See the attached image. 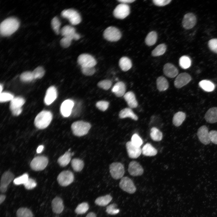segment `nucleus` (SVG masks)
I'll list each match as a JSON object with an SVG mask.
<instances>
[{"label": "nucleus", "mask_w": 217, "mask_h": 217, "mask_svg": "<svg viewBox=\"0 0 217 217\" xmlns=\"http://www.w3.org/2000/svg\"><path fill=\"white\" fill-rule=\"evenodd\" d=\"M18 21L14 17L7 18L1 23L0 33L3 36H8L15 32L19 27Z\"/></svg>", "instance_id": "obj_1"}, {"label": "nucleus", "mask_w": 217, "mask_h": 217, "mask_svg": "<svg viewBox=\"0 0 217 217\" xmlns=\"http://www.w3.org/2000/svg\"><path fill=\"white\" fill-rule=\"evenodd\" d=\"M52 118V115L50 112L42 111L39 113L36 117L34 124L37 128L43 129L49 125Z\"/></svg>", "instance_id": "obj_2"}, {"label": "nucleus", "mask_w": 217, "mask_h": 217, "mask_svg": "<svg viewBox=\"0 0 217 217\" xmlns=\"http://www.w3.org/2000/svg\"><path fill=\"white\" fill-rule=\"evenodd\" d=\"M91 127L89 122L79 121L73 122L71 128L73 134L77 137H81L86 134Z\"/></svg>", "instance_id": "obj_3"}, {"label": "nucleus", "mask_w": 217, "mask_h": 217, "mask_svg": "<svg viewBox=\"0 0 217 217\" xmlns=\"http://www.w3.org/2000/svg\"><path fill=\"white\" fill-rule=\"evenodd\" d=\"M103 36L104 38L110 42H116L119 40L121 37V34L117 28L110 26L107 28L103 32Z\"/></svg>", "instance_id": "obj_4"}, {"label": "nucleus", "mask_w": 217, "mask_h": 217, "mask_svg": "<svg viewBox=\"0 0 217 217\" xmlns=\"http://www.w3.org/2000/svg\"><path fill=\"white\" fill-rule=\"evenodd\" d=\"M62 16L68 19L70 22L73 25L79 24L81 18L79 14L75 10L72 9L64 10L61 12Z\"/></svg>", "instance_id": "obj_5"}, {"label": "nucleus", "mask_w": 217, "mask_h": 217, "mask_svg": "<svg viewBox=\"0 0 217 217\" xmlns=\"http://www.w3.org/2000/svg\"><path fill=\"white\" fill-rule=\"evenodd\" d=\"M109 172L112 177L116 180L121 178L125 173L124 165L119 162L111 164L109 167Z\"/></svg>", "instance_id": "obj_6"}, {"label": "nucleus", "mask_w": 217, "mask_h": 217, "mask_svg": "<svg viewBox=\"0 0 217 217\" xmlns=\"http://www.w3.org/2000/svg\"><path fill=\"white\" fill-rule=\"evenodd\" d=\"M74 179V175L71 171H64L61 172L57 177V181L61 186L65 187L72 183Z\"/></svg>", "instance_id": "obj_7"}, {"label": "nucleus", "mask_w": 217, "mask_h": 217, "mask_svg": "<svg viewBox=\"0 0 217 217\" xmlns=\"http://www.w3.org/2000/svg\"><path fill=\"white\" fill-rule=\"evenodd\" d=\"M48 162V158L43 156H38L34 158L30 163V166L33 170L41 171L47 166Z\"/></svg>", "instance_id": "obj_8"}, {"label": "nucleus", "mask_w": 217, "mask_h": 217, "mask_svg": "<svg viewBox=\"0 0 217 217\" xmlns=\"http://www.w3.org/2000/svg\"><path fill=\"white\" fill-rule=\"evenodd\" d=\"M78 63L81 67H92L96 64L97 62L95 58L90 55L83 54L77 58Z\"/></svg>", "instance_id": "obj_9"}, {"label": "nucleus", "mask_w": 217, "mask_h": 217, "mask_svg": "<svg viewBox=\"0 0 217 217\" xmlns=\"http://www.w3.org/2000/svg\"><path fill=\"white\" fill-rule=\"evenodd\" d=\"M119 186L123 190L130 194L134 193L136 190L133 181L127 177H123L121 179Z\"/></svg>", "instance_id": "obj_10"}, {"label": "nucleus", "mask_w": 217, "mask_h": 217, "mask_svg": "<svg viewBox=\"0 0 217 217\" xmlns=\"http://www.w3.org/2000/svg\"><path fill=\"white\" fill-rule=\"evenodd\" d=\"M130 13V7L127 4L123 3L118 5L113 12L115 17L119 19H124L129 15Z\"/></svg>", "instance_id": "obj_11"}, {"label": "nucleus", "mask_w": 217, "mask_h": 217, "mask_svg": "<svg viewBox=\"0 0 217 217\" xmlns=\"http://www.w3.org/2000/svg\"><path fill=\"white\" fill-rule=\"evenodd\" d=\"M14 178V175L10 171H6L3 174L0 181V190L1 192L4 193L6 191L8 186Z\"/></svg>", "instance_id": "obj_12"}, {"label": "nucleus", "mask_w": 217, "mask_h": 217, "mask_svg": "<svg viewBox=\"0 0 217 217\" xmlns=\"http://www.w3.org/2000/svg\"><path fill=\"white\" fill-rule=\"evenodd\" d=\"M191 79V76L187 73H181L175 78L174 82V85L176 88H181L187 84Z\"/></svg>", "instance_id": "obj_13"}, {"label": "nucleus", "mask_w": 217, "mask_h": 217, "mask_svg": "<svg viewBox=\"0 0 217 217\" xmlns=\"http://www.w3.org/2000/svg\"><path fill=\"white\" fill-rule=\"evenodd\" d=\"M197 22V19L195 14L192 13H188L184 16L182 25L184 29H190L195 26Z\"/></svg>", "instance_id": "obj_14"}, {"label": "nucleus", "mask_w": 217, "mask_h": 217, "mask_svg": "<svg viewBox=\"0 0 217 217\" xmlns=\"http://www.w3.org/2000/svg\"><path fill=\"white\" fill-rule=\"evenodd\" d=\"M126 147L128 155L130 158H137L140 156L142 153L141 148L134 146L131 141L127 142Z\"/></svg>", "instance_id": "obj_15"}, {"label": "nucleus", "mask_w": 217, "mask_h": 217, "mask_svg": "<svg viewBox=\"0 0 217 217\" xmlns=\"http://www.w3.org/2000/svg\"><path fill=\"white\" fill-rule=\"evenodd\" d=\"M197 134L199 140L203 144L206 145L210 143L208 129L206 126L200 127L198 130Z\"/></svg>", "instance_id": "obj_16"}, {"label": "nucleus", "mask_w": 217, "mask_h": 217, "mask_svg": "<svg viewBox=\"0 0 217 217\" xmlns=\"http://www.w3.org/2000/svg\"><path fill=\"white\" fill-rule=\"evenodd\" d=\"M128 171L131 175L136 176L142 175L143 173L144 170L138 162L134 161L129 163Z\"/></svg>", "instance_id": "obj_17"}, {"label": "nucleus", "mask_w": 217, "mask_h": 217, "mask_svg": "<svg viewBox=\"0 0 217 217\" xmlns=\"http://www.w3.org/2000/svg\"><path fill=\"white\" fill-rule=\"evenodd\" d=\"M60 32L64 37H69L76 40H78L80 37V35L76 32L75 29L69 25L63 27L61 29Z\"/></svg>", "instance_id": "obj_18"}, {"label": "nucleus", "mask_w": 217, "mask_h": 217, "mask_svg": "<svg viewBox=\"0 0 217 217\" xmlns=\"http://www.w3.org/2000/svg\"><path fill=\"white\" fill-rule=\"evenodd\" d=\"M57 96L56 88L53 86H50L46 92L44 99L45 103L47 105L51 104L56 99Z\"/></svg>", "instance_id": "obj_19"}, {"label": "nucleus", "mask_w": 217, "mask_h": 217, "mask_svg": "<svg viewBox=\"0 0 217 217\" xmlns=\"http://www.w3.org/2000/svg\"><path fill=\"white\" fill-rule=\"evenodd\" d=\"M74 105V102L71 100H66L63 102L61 106L60 110L64 117H68L71 115Z\"/></svg>", "instance_id": "obj_20"}, {"label": "nucleus", "mask_w": 217, "mask_h": 217, "mask_svg": "<svg viewBox=\"0 0 217 217\" xmlns=\"http://www.w3.org/2000/svg\"><path fill=\"white\" fill-rule=\"evenodd\" d=\"M163 71L164 74L167 77L173 78L178 74V69L173 64L167 63L163 67Z\"/></svg>", "instance_id": "obj_21"}, {"label": "nucleus", "mask_w": 217, "mask_h": 217, "mask_svg": "<svg viewBox=\"0 0 217 217\" xmlns=\"http://www.w3.org/2000/svg\"><path fill=\"white\" fill-rule=\"evenodd\" d=\"M52 207L53 212L56 214H60L64 209V206L62 199L58 197H56L52 200Z\"/></svg>", "instance_id": "obj_22"}, {"label": "nucleus", "mask_w": 217, "mask_h": 217, "mask_svg": "<svg viewBox=\"0 0 217 217\" xmlns=\"http://www.w3.org/2000/svg\"><path fill=\"white\" fill-rule=\"evenodd\" d=\"M123 97L130 108H134L137 106L138 102L133 92L131 91L127 92L124 94Z\"/></svg>", "instance_id": "obj_23"}, {"label": "nucleus", "mask_w": 217, "mask_h": 217, "mask_svg": "<svg viewBox=\"0 0 217 217\" xmlns=\"http://www.w3.org/2000/svg\"><path fill=\"white\" fill-rule=\"evenodd\" d=\"M204 118L206 121L210 123L217 122V107L210 108L206 112Z\"/></svg>", "instance_id": "obj_24"}, {"label": "nucleus", "mask_w": 217, "mask_h": 217, "mask_svg": "<svg viewBox=\"0 0 217 217\" xmlns=\"http://www.w3.org/2000/svg\"><path fill=\"white\" fill-rule=\"evenodd\" d=\"M112 91L116 96H122L124 95L126 91V86L124 83L122 81L117 82L112 88Z\"/></svg>", "instance_id": "obj_25"}, {"label": "nucleus", "mask_w": 217, "mask_h": 217, "mask_svg": "<svg viewBox=\"0 0 217 217\" xmlns=\"http://www.w3.org/2000/svg\"><path fill=\"white\" fill-rule=\"evenodd\" d=\"M119 116L121 118L128 117L135 121L138 119L137 116L134 114L132 109L129 108H126L121 110L119 112Z\"/></svg>", "instance_id": "obj_26"}, {"label": "nucleus", "mask_w": 217, "mask_h": 217, "mask_svg": "<svg viewBox=\"0 0 217 217\" xmlns=\"http://www.w3.org/2000/svg\"><path fill=\"white\" fill-rule=\"evenodd\" d=\"M142 154L146 156H155L157 153V150L150 143L146 144L142 149Z\"/></svg>", "instance_id": "obj_27"}, {"label": "nucleus", "mask_w": 217, "mask_h": 217, "mask_svg": "<svg viewBox=\"0 0 217 217\" xmlns=\"http://www.w3.org/2000/svg\"><path fill=\"white\" fill-rule=\"evenodd\" d=\"M119 66L121 69L126 71L130 69L132 67V63L131 60L127 57H123L119 60Z\"/></svg>", "instance_id": "obj_28"}, {"label": "nucleus", "mask_w": 217, "mask_h": 217, "mask_svg": "<svg viewBox=\"0 0 217 217\" xmlns=\"http://www.w3.org/2000/svg\"><path fill=\"white\" fill-rule=\"evenodd\" d=\"M25 102L22 98L16 97L14 98L10 102V108L11 111L17 109L21 108Z\"/></svg>", "instance_id": "obj_29"}, {"label": "nucleus", "mask_w": 217, "mask_h": 217, "mask_svg": "<svg viewBox=\"0 0 217 217\" xmlns=\"http://www.w3.org/2000/svg\"><path fill=\"white\" fill-rule=\"evenodd\" d=\"M157 87L160 91L167 90L169 87V84L167 80L164 77L160 76L156 80Z\"/></svg>", "instance_id": "obj_30"}, {"label": "nucleus", "mask_w": 217, "mask_h": 217, "mask_svg": "<svg viewBox=\"0 0 217 217\" xmlns=\"http://www.w3.org/2000/svg\"><path fill=\"white\" fill-rule=\"evenodd\" d=\"M185 114L182 112H178L174 115L172 119L173 124L176 127L180 126L186 118Z\"/></svg>", "instance_id": "obj_31"}, {"label": "nucleus", "mask_w": 217, "mask_h": 217, "mask_svg": "<svg viewBox=\"0 0 217 217\" xmlns=\"http://www.w3.org/2000/svg\"><path fill=\"white\" fill-rule=\"evenodd\" d=\"M71 153L68 151L66 152L64 154L60 156L58 160V162L62 167L67 166L71 161Z\"/></svg>", "instance_id": "obj_32"}, {"label": "nucleus", "mask_w": 217, "mask_h": 217, "mask_svg": "<svg viewBox=\"0 0 217 217\" xmlns=\"http://www.w3.org/2000/svg\"><path fill=\"white\" fill-rule=\"evenodd\" d=\"M112 199V197L110 195L107 194L98 197L95 200V203L99 206H105L111 201Z\"/></svg>", "instance_id": "obj_33"}, {"label": "nucleus", "mask_w": 217, "mask_h": 217, "mask_svg": "<svg viewBox=\"0 0 217 217\" xmlns=\"http://www.w3.org/2000/svg\"><path fill=\"white\" fill-rule=\"evenodd\" d=\"M72 167L74 170L76 172H80L83 169L84 163L81 159L78 158H74L71 161Z\"/></svg>", "instance_id": "obj_34"}, {"label": "nucleus", "mask_w": 217, "mask_h": 217, "mask_svg": "<svg viewBox=\"0 0 217 217\" xmlns=\"http://www.w3.org/2000/svg\"><path fill=\"white\" fill-rule=\"evenodd\" d=\"M200 86L204 91L210 92L213 91L215 88L214 84L210 81L203 80L199 82Z\"/></svg>", "instance_id": "obj_35"}, {"label": "nucleus", "mask_w": 217, "mask_h": 217, "mask_svg": "<svg viewBox=\"0 0 217 217\" xmlns=\"http://www.w3.org/2000/svg\"><path fill=\"white\" fill-rule=\"evenodd\" d=\"M157 38V34L155 31H152L147 35L145 42L148 46H152L156 43Z\"/></svg>", "instance_id": "obj_36"}, {"label": "nucleus", "mask_w": 217, "mask_h": 217, "mask_svg": "<svg viewBox=\"0 0 217 217\" xmlns=\"http://www.w3.org/2000/svg\"><path fill=\"white\" fill-rule=\"evenodd\" d=\"M150 136L154 141H159L162 138V133L156 127H152L150 130Z\"/></svg>", "instance_id": "obj_37"}, {"label": "nucleus", "mask_w": 217, "mask_h": 217, "mask_svg": "<svg viewBox=\"0 0 217 217\" xmlns=\"http://www.w3.org/2000/svg\"><path fill=\"white\" fill-rule=\"evenodd\" d=\"M166 49V45L161 44L157 46L152 51V55L153 56H158L163 54Z\"/></svg>", "instance_id": "obj_38"}, {"label": "nucleus", "mask_w": 217, "mask_h": 217, "mask_svg": "<svg viewBox=\"0 0 217 217\" xmlns=\"http://www.w3.org/2000/svg\"><path fill=\"white\" fill-rule=\"evenodd\" d=\"M17 217H33V214L31 211L26 208H20L17 211Z\"/></svg>", "instance_id": "obj_39"}, {"label": "nucleus", "mask_w": 217, "mask_h": 217, "mask_svg": "<svg viewBox=\"0 0 217 217\" xmlns=\"http://www.w3.org/2000/svg\"><path fill=\"white\" fill-rule=\"evenodd\" d=\"M179 63V65L182 68L186 69L189 68L191 66V61L188 57L184 55L180 58Z\"/></svg>", "instance_id": "obj_40"}, {"label": "nucleus", "mask_w": 217, "mask_h": 217, "mask_svg": "<svg viewBox=\"0 0 217 217\" xmlns=\"http://www.w3.org/2000/svg\"><path fill=\"white\" fill-rule=\"evenodd\" d=\"M89 209L87 203L83 202L79 204L75 210V212L77 214H82L85 213Z\"/></svg>", "instance_id": "obj_41"}, {"label": "nucleus", "mask_w": 217, "mask_h": 217, "mask_svg": "<svg viewBox=\"0 0 217 217\" xmlns=\"http://www.w3.org/2000/svg\"><path fill=\"white\" fill-rule=\"evenodd\" d=\"M28 178V174L25 173L22 175L15 178L13 181V183L16 185L24 184L27 181Z\"/></svg>", "instance_id": "obj_42"}, {"label": "nucleus", "mask_w": 217, "mask_h": 217, "mask_svg": "<svg viewBox=\"0 0 217 217\" xmlns=\"http://www.w3.org/2000/svg\"><path fill=\"white\" fill-rule=\"evenodd\" d=\"M45 73L44 69L41 66L37 67L32 72L34 79L41 78L44 76Z\"/></svg>", "instance_id": "obj_43"}, {"label": "nucleus", "mask_w": 217, "mask_h": 217, "mask_svg": "<svg viewBox=\"0 0 217 217\" xmlns=\"http://www.w3.org/2000/svg\"><path fill=\"white\" fill-rule=\"evenodd\" d=\"M51 25L54 31L57 34L60 33L59 28L61 23L57 17H54L51 21Z\"/></svg>", "instance_id": "obj_44"}, {"label": "nucleus", "mask_w": 217, "mask_h": 217, "mask_svg": "<svg viewBox=\"0 0 217 217\" xmlns=\"http://www.w3.org/2000/svg\"><path fill=\"white\" fill-rule=\"evenodd\" d=\"M131 141L134 145L137 147H140L143 143L142 140L137 134L132 135Z\"/></svg>", "instance_id": "obj_45"}, {"label": "nucleus", "mask_w": 217, "mask_h": 217, "mask_svg": "<svg viewBox=\"0 0 217 217\" xmlns=\"http://www.w3.org/2000/svg\"><path fill=\"white\" fill-rule=\"evenodd\" d=\"M21 80L24 82L30 81L34 79L32 72L26 71L22 73L20 77Z\"/></svg>", "instance_id": "obj_46"}, {"label": "nucleus", "mask_w": 217, "mask_h": 217, "mask_svg": "<svg viewBox=\"0 0 217 217\" xmlns=\"http://www.w3.org/2000/svg\"><path fill=\"white\" fill-rule=\"evenodd\" d=\"M112 81L108 80H105L99 82L97 83L98 86L100 88L105 90L109 89L112 85Z\"/></svg>", "instance_id": "obj_47"}, {"label": "nucleus", "mask_w": 217, "mask_h": 217, "mask_svg": "<svg viewBox=\"0 0 217 217\" xmlns=\"http://www.w3.org/2000/svg\"><path fill=\"white\" fill-rule=\"evenodd\" d=\"M116 206L117 205L115 203L111 204L107 207L106 211L109 214L115 215L119 211V210L116 208Z\"/></svg>", "instance_id": "obj_48"}, {"label": "nucleus", "mask_w": 217, "mask_h": 217, "mask_svg": "<svg viewBox=\"0 0 217 217\" xmlns=\"http://www.w3.org/2000/svg\"><path fill=\"white\" fill-rule=\"evenodd\" d=\"M109 103L105 101L101 100L97 102L96 103V107L100 110L105 111L108 108Z\"/></svg>", "instance_id": "obj_49"}, {"label": "nucleus", "mask_w": 217, "mask_h": 217, "mask_svg": "<svg viewBox=\"0 0 217 217\" xmlns=\"http://www.w3.org/2000/svg\"><path fill=\"white\" fill-rule=\"evenodd\" d=\"M13 98V96L10 93L6 92L0 93V101L1 102H4L11 100Z\"/></svg>", "instance_id": "obj_50"}, {"label": "nucleus", "mask_w": 217, "mask_h": 217, "mask_svg": "<svg viewBox=\"0 0 217 217\" xmlns=\"http://www.w3.org/2000/svg\"><path fill=\"white\" fill-rule=\"evenodd\" d=\"M81 69L82 73L86 76H92L96 72L95 69L94 67H81Z\"/></svg>", "instance_id": "obj_51"}, {"label": "nucleus", "mask_w": 217, "mask_h": 217, "mask_svg": "<svg viewBox=\"0 0 217 217\" xmlns=\"http://www.w3.org/2000/svg\"><path fill=\"white\" fill-rule=\"evenodd\" d=\"M208 46L211 50L217 53V39L213 38L210 40L208 42Z\"/></svg>", "instance_id": "obj_52"}, {"label": "nucleus", "mask_w": 217, "mask_h": 217, "mask_svg": "<svg viewBox=\"0 0 217 217\" xmlns=\"http://www.w3.org/2000/svg\"><path fill=\"white\" fill-rule=\"evenodd\" d=\"M36 183L33 179L29 178L27 181L24 184L26 189L31 190L34 188L36 186Z\"/></svg>", "instance_id": "obj_53"}, {"label": "nucleus", "mask_w": 217, "mask_h": 217, "mask_svg": "<svg viewBox=\"0 0 217 217\" xmlns=\"http://www.w3.org/2000/svg\"><path fill=\"white\" fill-rule=\"evenodd\" d=\"M73 39L68 37H64L60 40L61 46L64 48H67L71 45Z\"/></svg>", "instance_id": "obj_54"}, {"label": "nucleus", "mask_w": 217, "mask_h": 217, "mask_svg": "<svg viewBox=\"0 0 217 217\" xmlns=\"http://www.w3.org/2000/svg\"><path fill=\"white\" fill-rule=\"evenodd\" d=\"M209 136L210 141L213 143L217 144V131H210L209 132Z\"/></svg>", "instance_id": "obj_55"}, {"label": "nucleus", "mask_w": 217, "mask_h": 217, "mask_svg": "<svg viewBox=\"0 0 217 217\" xmlns=\"http://www.w3.org/2000/svg\"><path fill=\"white\" fill-rule=\"evenodd\" d=\"M171 0H153V3L156 5L159 6H163L169 3Z\"/></svg>", "instance_id": "obj_56"}, {"label": "nucleus", "mask_w": 217, "mask_h": 217, "mask_svg": "<svg viewBox=\"0 0 217 217\" xmlns=\"http://www.w3.org/2000/svg\"><path fill=\"white\" fill-rule=\"evenodd\" d=\"M22 109L21 108L14 110L12 111V114L15 116H18L19 115L21 112Z\"/></svg>", "instance_id": "obj_57"}, {"label": "nucleus", "mask_w": 217, "mask_h": 217, "mask_svg": "<svg viewBox=\"0 0 217 217\" xmlns=\"http://www.w3.org/2000/svg\"><path fill=\"white\" fill-rule=\"evenodd\" d=\"M118 1L122 3L126 4V3H131L135 1V0H118Z\"/></svg>", "instance_id": "obj_58"}, {"label": "nucleus", "mask_w": 217, "mask_h": 217, "mask_svg": "<svg viewBox=\"0 0 217 217\" xmlns=\"http://www.w3.org/2000/svg\"><path fill=\"white\" fill-rule=\"evenodd\" d=\"M44 148V146L43 145L39 146L37 148L36 152L37 153H41Z\"/></svg>", "instance_id": "obj_59"}, {"label": "nucleus", "mask_w": 217, "mask_h": 217, "mask_svg": "<svg viewBox=\"0 0 217 217\" xmlns=\"http://www.w3.org/2000/svg\"><path fill=\"white\" fill-rule=\"evenodd\" d=\"M6 196L4 195L1 194L0 195V204H1L5 200Z\"/></svg>", "instance_id": "obj_60"}, {"label": "nucleus", "mask_w": 217, "mask_h": 217, "mask_svg": "<svg viewBox=\"0 0 217 217\" xmlns=\"http://www.w3.org/2000/svg\"><path fill=\"white\" fill-rule=\"evenodd\" d=\"M86 217H96V215L94 213L90 212L88 213Z\"/></svg>", "instance_id": "obj_61"}, {"label": "nucleus", "mask_w": 217, "mask_h": 217, "mask_svg": "<svg viewBox=\"0 0 217 217\" xmlns=\"http://www.w3.org/2000/svg\"><path fill=\"white\" fill-rule=\"evenodd\" d=\"M0 93H1V92L2 91V86L1 84H0Z\"/></svg>", "instance_id": "obj_62"}, {"label": "nucleus", "mask_w": 217, "mask_h": 217, "mask_svg": "<svg viewBox=\"0 0 217 217\" xmlns=\"http://www.w3.org/2000/svg\"><path fill=\"white\" fill-rule=\"evenodd\" d=\"M74 153H71V156H73L74 155Z\"/></svg>", "instance_id": "obj_63"}]
</instances>
